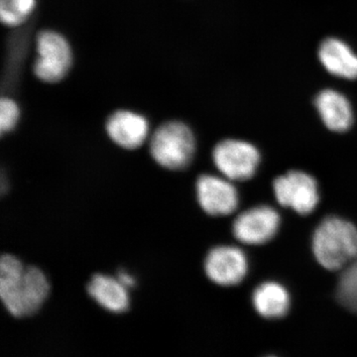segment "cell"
Listing matches in <instances>:
<instances>
[{"mask_svg":"<svg viewBox=\"0 0 357 357\" xmlns=\"http://www.w3.org/2000/svg\"><path fill=\"white\" fill-rule=\"evenodd\" d=\"M50 285L41 269L24 266L17 257L2 255L0 259V298L14 317L31 316L49 295Z\"/></svg>","mask_w":357,"mask_h":357,"instance_id":"obj_1","label":"cell"},{"mask_svg":"<svg viewBox=\"0 0 357 357\" xmlns=\"http://www.w3.org/2000/svg\"><path fill=\"white\" fill-rule=\"evenodd\" d=\"M312 251L319 264L331 271L342 269L357 258V229L344 218H325L312 236Z\"/></svg>","mask_w":357,"mask_h":357,"instance_id":"obj_2","label":"cell"},{"mask_svg":"<svg viewBox=\"0 0 357 357\" xmlns=\"http://www.w3.org/2000/svg\"><path fill=\"white\" fill-rule=\"evenodd\" d=\"M149 150L158 165L169 170H183L194 158L196 139L187 124L168 121L161 124L152 134Z\"/></svg>","mask_w":357,"mask_h":357,"instance_id":"obj_3","label":"cell"},{"mask_svg":"<svg viewBox=\"0 0 357 357\" xmlns=\"http://www.w3.org/2000/svg\"><path fill=\"white\" fill-rule=\"evenodd\" d=\"M35 75L46 83L64 79L72 66V51L64 36L54 31L40 33L36 40Z\"/></svg>","mask_w":357,"mask_h":357,"instance_id":"obj_4","label":"cell"},{"mask_svg":"<svg viewBox=\"0 0 357 357\" xmlns=\"http://www.w3.org/2000/svg\"><path fill=\"white\" fill-rule=\"evenodd\" d=\"M213 163L218 171L230 181H245L252 178L260 163L257 148L245 141H220L213 151Z\"/></svg>","mask_w":357,"mask_h":357,"instance_id":"obj_5","label":"cell"},{"mask_svg":"<svg viewBox=\"0 0 357 357\" xmlns=\"http://www.w3.org/2000/svg\"><path fill=\"white\" fill-rule=\"evenodd\" d=\"M273 190L277 202L299 215L314 211L319 201L318 183L309 174L292 171L274 181Z\"/></svg>","mask_w":357,"mask_h":357,"instance_id":"obj_6","label":"cell"},{"mask_svg":"<svg viewBox=\"0 0 357 357\" xmlns=\"http://www.w3.org/2000/svg\"><path fill=\"white\" fill-rule=\"evenodd\" d=\"M279 225V213L271 206H259L241 213L234 222L232 231L241 243L260 245L276 236Z\"/></svg>","mask_w":357,"mask_h":357,"instance_id":"obj_7","label":"cell"},{"mask_svg":"<svg viewBox=\"0 0 357 357\" xmlns=\"http://www.w3.org/2000/svg\"><path fill=\"white\" fill-rule=\"evenodd\" d=\"M248 258L241 248L220 245L211 249L204 260V271L213 283L234 286L248 274Z\"/></svg>","mask_w":357,"mask_h":357,"instance_id":"obj_8","label":"cell"},{"mask_svg":"<svg viewBox=\"0 0 357 357\" xmlns=\"http://www.w3.org/2000/svg\"><path fill=\"white\" fill-rule=\"evenodd\" d=\"M229 178L213 175L199 176L196 184L197 198L201 208L213 217L229 215L238 206V192Z\"/></svg>","mask_w":357,"mask_h":357,"instance_id":"obj_9","label":"cell"},{"mask_svg":"<svg viewBox=\"0 0 357 357\" xmlns=\"http://www.w3.org/2000/svg\"><path fill=\"white\" fill-rule=\"evenodd\" d=\"M107 135L124 149L140 147L149 135V123L143 115L130 110H117L105 124Z\"/></svg>","mask_w":357,"mask_h":357,"instance_id":"obj_10","label":"cell"},{"mask_svg":"<svg viewBox=\"0 0 357 357\" xmlns=\"http://www.w3.org/2000/svg\"><path fill=\"white\" fill-rule=\"evenodd\" d=\"M319 60L333 76L344 79H357V54L344 40H324L319 48Z\"/></svg>","mask_w":357,"mask_h":357,"instance_id":"obj_11","label":"cell"},{"mask_svg":"<svg viewBox=\"0 0 357 357\" xmlns=\"http://www.w3.org/2000/svg\"><path fill=\"white\" fill-rule=\"evenodd\" d=\"M317 110L326 128L344 132L354 122V110L347 96L333 89L321 91L314 100Z\"/></svg>","mask_w":357,"mask_h":357,"instance_id":"obj_12","label":"cell"},{"mask_svg":"<svg viewBox=\"0 0 357 357\" xmlns=\"http://www.w3.org/2000/svg\"><path fill=\"white\" fill-rule=\"evenodd\" d=\"M88 292L107 311L122 312L128 309V288L117 277L102 273L93 275L88 284Z\"/></svg>","mask_w":357,"mask_h":357,"instance_id":"obj_13","label":"cell"},{"mask_svg":"<svg viewBox=\"0 0 357 357\" xmlns=\"http://www.w3.org/2000/svg\"><path fill=\"white\" fill-rule=\"evenodd\" d=\"M253 306L260 316L266 319H280L290 307V296L281 284L266 282L255 289Z\"/></svg>","mask_w":357,"mask_h":357,"instance_id":"obj_14","label":"cell"},{"mask_svg":"<svg viewBox=\"0 0 357 357\" xmlns=\"http://www.w3.org/2000/svg\"><path fill=\"white\" fill-rule=\"evenodd\" d=\"M337 295L342 306L357 312V258L349 263L340 275Z\"/></svg>","mask_w":357,"mask_h":357,"instance_id":"obj_15","label":"cell"},{"mask_svg":"<svg viewBox=\"0 0 357 357\" xmlns=\"http://www.w3.org/2000/svg\"><path fill=\"white\" fill-rule=\"evenodd\" d=\"M36 0H0V17L8 27L22 25L31 15Z\"/></svg>","mask_w":357,"mask_h":357,"instance_id":"obj_16","label":"cell"},{"mask_svg":"<svg viewBox=\"0 0 357 357\" xmlns=\"http://www.w3.org/2000/svg\"><path fill=\"white\" fill-rule=\"evenodd\" d=\"M20 110L17 103L8 98L0 102V130L4 134L15 128L20 121Z\"/></svg>","mask_w":357,"mask_h":357,"instance_id":"obj_17","label":"cell"},{"mask_svg":"<svg viewBox=\"0 0 357 357\" xmlns=\"http://www.w3.org/2000/svg\"><path fill=\"white\" fill-rule=\"evenodd\" d=\"M117 278L128 289L133 287L134 284H135L133 276H131V275L126 271H119V275H117Z\"/></svg>","mask_w":357,"mask_h":357,"instance_id":"obj_18","label":"cell"},{"mask_svg":"<svg viewBox=\"0 0 357 357\" xmlns=\"http://www.w3.org/2000/svg\"><path fill=\"white\" fill-rule=\"evenodd\" d=\"M269 357H273V356H269Z\"/></svg>","mask_w":357,"mask_h":357,"instance_id":"obj_19","label":"cell"}]
</instances>
